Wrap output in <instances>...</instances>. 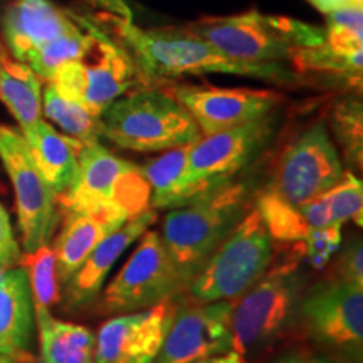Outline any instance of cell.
Here are the masks:
<instances>
[{
	"label": "cell",
	"mask_w": 363,
	"mask_h": 363,
	"mask_svg": "<svg viewBox=\"0 0 363 363\" xmlns=\"http://www.w3.org/2000/svg\"><path fill=\"white\" fill-rule=\"evenodd\" d=\"M199 363H212V360H203V362H199Z\"/></svg>",
	"instance_id": "44"
},
{
	"label": "cell",
	"mask_w": 363,
	"mask_h": 363,
	"mask_svg": "<svg viewBox=\"0 0 363 363\" xmlns=\"http://www.w3.org/2000/svg\"><path fill=\"white\" fill-rule=\"evenodd\" d=\"M325 43L342 52L363 51V9L362 6L342 7L326 13Z\"/></svg>",
	"instance_id": "30"
},
{
	"label": "cell",
	"mask_w": 363,
	"mask_h": 363,
	"mask_svg": "<svg viewBox=\"0 0 363 363\" xmlns=\"http://www.w3.org/2000/svg\"><path fill=\"white\" fill-rule=\"evenodd\" d=\"M249 194L246 182L234 179L165 216L162 240L185 284L251 211Z\"/></svg>",
	"instance_id": "3"
},
{
	"label": "cell",
	"mask_w": 363,
	"mask_h": 363,
	"mask_svg": "<svg viewBox=\"0 0 363 363\" xmlns=\"http://www.w3.org/2000/svg\"><path fill=\"white\" fill-rule=\"evenodd\" d=\"M0 99L24 131L43 115L40 78L0 44Z\"/></svg>",
	"instance_id": "23"
},
{
	"label": "cell",
	"mask_w": 363,
	"mask_h": 363,
	"mask_svg": "<svg viewBox=\"0 0 363 363\" xmlns=\"http://www.w3.org/2000/svg\"><path fill=\"white\" fill-rule=\"evenodd\" d=\"M330 219L333 225L343 227L347 222H363V185L353 172H345L342 180L326 192Z\"/></svg>",
	"instance_id": "31"
},
{
	"label": "cell",
	"mask_w": 363,
	"mask_h": 363,
	"mask_svg": "<svg viewBox=\"0 0 363 363\" xmlns=\"http://www.w3.org/2000/svg\"><path fill=\"white\" fill-rule=\"evenodd\" d=\"M185 281L163 244L162 235L147 230L130 259L103 293L108 313H133L169 301Z\"/></svg>",
	"instance_id": "11"
},
{
	"label": "cell",
	"mask_w": 363,
	"mask_h": 363,
	"mask_svg": "<svg viewBox=\"0 0 363 363\" xmlns=\"http://www.w3.org/2000/svg\"><path fill=\"white\" fill-rule=\"evenodd\" d=\"M310 363H337V362L330 360V358H326V357H316V358H313Z\"/></svg>",
	"instance_id": "42"
},
{
	"label": "cell",
	"mask_w": 363,
	"mask_h": 363,
	"mask_svg": "<svg viewBox=\"0 0 363 363\" xmlns=\"http://www.w3.org/2000/svg\"><path fill=\"white\" fill-rule=\"evenodd\" d=\"M235 301H216L175 313L152 363H199L233 350L230 320Z\"/></svg>",
	"instance_id": "14"
},
{
	"label": "cell",
	"mask_w": 363,
	"mask_h": 363,
	"mask_svg": "<svg viewBox=\"0 0 363 363\" xmlns=\"http://www.w3.org/2000/svg\"><path fill=\"white\" fill-rule=\"evenodd\" d=\"M254 208L261 216L271 239L279 242H303L311 230L299 206L281 201L266 190L257 195Z\"/></svg>",
	"instance_id": "28"
},
{
	"label": "cell",
	"mask_w": 363,
	"mask_h": 363,
	"mask_svg": "<svg viewBox=\"0 0 363 363\" xmlns=\"http://www.w3.org/2000/svg\"><path fill=\"white\" fill-rule=\"evenodd\" d=\"M116 229L120 227L113 225L103 217L66 212L61 234L57 235L56 244L52 247L59 283L67 284V281L88 259L93 249Z\"/></svg>",
	"instance_id": "21"
},
{
	"label": "cell",
	"mask_w": 363,
	"mask_h": 363,
	"mask_svg": "<svg viewBox=\"0 0 363 363\" xmlns=\"http://www.w3.org/2000/svg\"><path fill=\"white\" fill-rule=\"evenodd\" d=\"M220 54L247 62H284L299 49L325 40L323 27L256 11L227 17H203L180 27Z\"/></svg>",
	"instance_id": "5"
},
{
	"label": "cell",
	"mask_w": 363,
	"mask_h": 363,
	"mask_svg": "<svg viewBox=\"0 0 363 363\" xmlns=\"http://www.w3.org/2000/svg\"><path fill=\"white\" fill-rule=\"evenodd\" d=\"M175 311L169 301L148 310L111 318L96 335L94 363H121L133 358H155L167 337Z\"/></svg>",
	"instance_id": "16"
},
{
	"label": "cell",
	"mask_w": 363,
	"mask_h": 363,
	"mask_svg": "<svg viewBox=\"0 0 363 363\" xmlns=\"http://www.w3.org/2000/svg\"><path fill=\"white\" fill-rule=\"evenodd\" d=\"M157 220V211L148 208L133 219H130L120 229L113 230L104 238L93 252L89 254L88 259L83 266L76 271V274L67 281L66 284V299L69 308H81L89 305L93 299L101 293L104 283H106L108 274L113 267L123 256L135 240H138L147 233L153 222Z\"/></svg>",
	"instance_id": "17"
},
{
	"label": "cell",
	"mask_w": 363,
	"mask_h": 363,
	"mask_svg": "<svg viewBox=\"0 0 363 363\" xmlns=\"http://www.w3.org/2000/svg\"><path fill=\"white\" fill-rule=\"evenodd\" d=\"M212 363H246V360H244V357L239 355L238 352L230 350L224 353V355L212 358Z\"/></svg>",
	"instance_id": "39"
},
{
	"label": "cell",
	"mask_w": 363,
	"mask_h": 363,
	"mask_svg": "<svg viewBox=\"0 0 363 363\" xmlns=\"http://www.w3.org/2000/svg\"><path fill=\"white\" fill-rule=\"evenodd\" d=\"M272 239L264 222L251 208L189 283L195 303L235 301L267 272Z\"/></svg>",
	"instance_id": "6"
},
{
	"label": "cell",
	"mask_w": 363,
	"mask_h": 363,
	"mask_svg": "<svg viewBox=\"0 0 363 363\" xmlns=\"http://www.w3.org/2000/svg\"><path fill=\"white\" fill-rule=\"evenodd\" d=\"M34 326L29 279L22 267H11L0 274V355L17 363L33 360Z\"/></svg>",
	"instance_id": "19"
},
{
	"label": "cell",
	"mask_w": 363,
	"mask_h": 363,
	"mask_svg": "<svg viewBox=\"0 0 363 363\" xmlns=\"http://www.w3.org/2000/svg\"><path fill=\"white\" fill-rule=\"evenodd\" d=\"M169 93L190 113L202 136L271 115L284 103L283 94L267 89L177 84Z\"/></svg>",
	"instance_id": "13"
},
{
	"label": "cell",
	"mask_w": 363,
	"mask_h": 363,
	"mask_svg": "<svg viewBox=\"0 0 363 363\" xmlns=\"http://www.w3.org/2000/svg\"><path fill=\"white\" fill-rule=\"evenodd\" d=\"M19 264L29 279L34 310H51L59 301V281L56 257L52 247L43 246L38 251L27 252Z\"/></svg>",
	"instance_id": "29"
},
{
	"label": "cell",
	"mask_w": 363,
	"mask_h": 363,
	"mask_svg": "<svg viewBox=\"0 0 363 363\" xmlns=\"http://www.w3.org/2000/svg\"><path fill=\"white\" fill-rule=\"evenodd\" d=\"M276 363H306V360H305V358L299 357V355H286Z\"/></svg>",
	"instance_id": "40"
},
{
	"label": "cell",
	"mask_w": 363,
	"mask_h": 363,
	"mask_svg": "<svg viewBox=\"0 0 363 363\" xmlns=\"http://www.w3.org/2000/svg\"><path fill=\"white\" fill-rule=\"evenodd\" d=\"M363 51L358 52H342L338 49L330 48L328 44L321 43L315 48L299 49L289 59L293 69L299 74H326L337 76V78L352 79L360 83L363 69Z\"/></svg>",
	"instance_id": "27"
},
{
	"label": "cell",
	"mask_w": 363,
	"mask_h": 363,
	"mask_svg": "<svg viewBox=\"0 0 363 363\" xmlns=\"http://www.w3.org/2000/svg\"><path fill=\"white\" fill-rule=\"evenodd\" d=\"M99 138L138 153L189 147L202 138L190 113L169 91L140 88L113 101L98 116Z\"/></svg>",
	"instance_id": "4"
},
{
	"label": "cell",
	"mask_w": 363,
	"mask_h": 363,
	"mask_svg": "<svg viewBox=\"0 0 363 363\" xmlns=\"http://www.w3.org/2000/svg\"><path fill=\"white\" fill-rule=\"evenodd\" d=\"M57 201L65 212L103 217L116 227L152 208L142 167L116 157L99 142L81 143L78 169Z\"/></svg>",
	"instance_id": "2"
},
{
	"label": "cell",
	"mask_w": 363,
	"mask_h": 363,
	"mask_svg": "<svg viewBox=\"0 0 363 363\" xmlns=\"http://www.w3.org/2000/svg\"><path fill=\"white\" fill-rule=\"evenodd\" d=\"M363 118L362 103L355 98H347L335 108L333 128L345 150V157L352 165L362 167L363 153Z\"/></svg>",
	"instance_id": "32"
},
{
	"label": "cell",
	"mask_w": 363,
	"mask_h": 363,
	"mask_svg": "<svg viewBox=\"0 0 363 363\" xmlns=\"http://www.w3.org/2000/svg\"><path fill=\"white\" fill-rule=\"evenodd\" d=\"M189 147L167 150L163 155L153 158L142 167L150 185V207L153 211H172L194 201L185 180Z\"/></svg>",
	"instance_id": "24"
},
{
	"label": "cell",
	"mask_w": 363,
	"mask_h": 363,
	"mask_svg": "<svg viewBox=\"0 0 363 363\" xmlns=\"http://www.w3.org/2000/svg\"><path fill=\"white\" fill-rule=\"evenodd\" d=\"M40 363H94L96 335L86 326L54 318L49 310H34Z\"/></svg>",
	"instance_id": "22"
},
{
	"label": "cell",
	"mask_w": 363,
	"mask_h": 363,
	"mask_svg": "<svg viewBox=\"0 0 363 363\" xmlns=\"http://www.w3.org/2000/svg\"><path fill=\"white\" fill-rule=\"evenodd\" d=\"M96 48V39L88 30H81L79 27L72 33H67L61 38L44 44L38 51L26 59L24 65L33 69L40 79L51 83L54 74L62 66L74 61H83L88 54Z\"/></svg>",
	"instance_id": "25"
},
{
	"label": "cell",
	"mask_w": 363,
	"mask_h": 363,
	"mask_svg": "<svg viewBox=\"0 0 363 363\" xmlns=\"http://www.w3.org/2000/svg\"><path fill=\"white\" fill-rule=\"evenodd\" d=\"M153 358H148V357H140V358H133V360H126V362H121V363H152Z\"/></svg>",
	"instance_id": "41"
},
{
	"label": "cell",
	"mask_w": 363,
	"mask_h": 363,
	"mask_svg": "<svg viewBox=\"0 0 363 363\" xmlns=\"http://www.w3.org/2000/svg\"><path fill=\"white\" fill-rule=\"evenodd\" d=\"M345 174L325 121L306 128L279 157L267 187L281 201L301 206L333 189Z\"/></svg>",
	"instance_id": "10"
},
{
	"label": "cell",
	"mask_w": 363,
	"mask_h": 363,
	"mask_svg": "<svg viewBox=\"0 0 363 363\" xmlns=\"http://www.w3.org/2000/svg\"><path fill=\"white\" fill-rule=\"evenodd\" d=\"M88 2L103 9V11H106V13L120 17V19L133 21V12H131L130 6L125 0H88Z\"/></svg>",
	"instance_id": "37"
},
{
	"label": "cell",
	"mask_w": 363,
	"mask_h": 363,
	"mask_svg": "<svg viewBox=\"0 0 363 363\" xmlns=\"http://www.w3.org/2000/svg\"><path fill=\"white\" fill-rule=\"evenodd\" d=\"M22 138L34 158L40 175L48 182L54 195H61L69 187L78 169L81 142L57 133L40 118L38 123L22 131Z\"/></svg>",
	"instance_id": "20"
},
{
	"label": "cell",
	"mask_w": 363,
	"mask_h": 363,
	"mask_svg": "<svg viewBox=\"0 0 363 363\" xmlns=\"http://www.w3.org/2000/svg\"><path fill=\"white\" fill-rule=\"evenodd\" d=\"M276 126L278 115L274 111L249 123L202 136L190 145L185 180L194 201L234 180L271 142Z\"/></svg>",
	"instance_id": "8"
},
{
	"label": "cell",
	"mask_w": 363,
	"mask_h": 363,
	"mask_svg": "<svg viewBox=\"0 0 363 363\" xmlns=\"http://www.w3.org/2000/svg\"><path fill=\"white\" fill-rule=\"evenodd\" d=\"M303 278L296 266L266 272L234 303L230 333L239 355L261 347L291 325L301 306Z\"/></svg>",
	"instance_id": "7"
},
{
	"label": "cell",
	"mask_w": 363,
	"mask_h": 363,
	"mask_svg": "<svg viewBox=\"0 0 363 363\" xmlns=\"http://www.w3.org/2000/svg\"><path fill=\"white\" fill-rule=\"evenodd\" d=\"M66 12L48 0H17L4 16V38L17 61L26 62L44 44L78 29Z\"/></svg>",
	"instance_id": "18"
},
{
	"label": "cell",
	"mask_w": 363,
	"mask_h": 363,
	"mask_svg": "<svg viewBox=\"0 0 363 363\" xmlns=\"http://www.w3.org/2000/svg\"><path fill=\"white\" fill-rule=\"evenodd\" d=\"M0 363H17V362H13L12 358H9V357H4V355H0Z\"/></svg>",
	"instance_id": "43"
},
{
	"label": "cell",
	"mask_w": 363,
	"mask_h": 363,
	"mask_svg": "<svg viewBox=\"0 0 363 363\" xmlns=\"http://www.w3.org/2000/svg\"><path fill=\"white\" fill-rule=\"evenodd\" d=\"M43 111L45 118L65 131L66 136L81 143L99 142L98 116L89 113L81 103L65 96L52 83L44 89Z\"/></svg>",
	"instance_id": "26"
},
{
	"label": "cell",
	"mask_w": 363,
	"mask_h": 363,
	"mask_svg": "<svg viewBox=\"0 0 363 363\" xmlns=\"http://www.w3.org/2000/svg\"><path fill=\"white\" fill-rule=\"evenodd\" d=\"M76 21L96 39L99 57L94 65H84L83 59L62 66L51 83L65 96L81 103L89 113L99 116L113 101L133 91L140 83L142 72L116 39L104 34L96 24L83 17H76Z\"/></svg>",
	"instance_id": "9"
},
{
	"label": "cell",
	"mask_w": 363,
	"mask_h": 363,
	"mask_svg": "<svg viewBox=\"0 0 363 363\" xmlns=\"http://www.w3.org/2000/svg\"><path fill=\"white\" fill-rule=\"evenodd\" d=\"M308 2H310L313 7H316L320 12L328 13L342 7L362 6L363 0H308Z\"/></svg>",
	"instance_id": "38"
},
{
	"label": "cell",
	"mask_w": 363,
	"mask_h": 363,
	"mask_svg": "<svg viewBox=\"0 0 363 363\" xmlns=\"http://www.w3.org/2000/svg\"><path fill=\"white\" fill-rule=\"evenodd\" d=\"M303 252L313 267H323L342 246V227L326 225L311 229L303 239Z\"/></svg>",
	"instance_id": "33"
},
{
	"label": "cell",
	"mask_w": 363,
	"mask_h": 363,
	"mask_svg": "<svg viewBox=\"0 0 363 363\" xmlns=\"http://www.w3.org/2000/svg\"><path fill=\"white\" fill-rule=\"evenodd\" d=\"M299 311L318 342L362 353L363 289L326 281L306 293Z\"/></svg>",
	"instance_id": "15"
},
{
	"label": "cell",
	"mask_w": 363,
	"mask_h": 363,
	"mask_svg": "<svg viewBox=\"0 0 363 363\" xmlns=\"http://www.w3.org/2000/svg\"><path fill=\"white\" fill-rule=\"evenodd\" d=\"M337 279L353 288L363 289V246L357 239L345 249L337 264Z\"/></svg>",
	"instance_id": "34"
},
{
	"label": "cell",
	"mask_w": 363,
	"mask_h": 363,
	"mask_svg": "<svg viewBox=\"0 0 363 363\" xmlns=\"http://www.w3.org/2000/svg\"><path fill=\"white\" fill-rule=\"evenodd\" d=\"M21 261V251L13 238L11 220L6 208L0 206V269L7 271L16 267Z\"/></svg>",
	"instance_id": "35"
},
{
	"label": "cell",
	"mask_w": 363,
	"mask_h": 363,
	"mask_svg": "<svg viewBox=\"0 0 363 363\" xmlns=\"http://www.w3.org/2000/svg\"><path fill=\"white\" fill-rule=\"evenodd\" d=\"M0 160L6 167L16 194L17 217L26 252L48 246L57 225L56 195L40 175L22 138L11 128L0 126Z\"/></svg>",
	"instance_id": "12"
},
{
	"label": "cell",
	"mask_w": 363,
	"mask_h": 363,
	"mask_svg": "<svg viewBox=\"0 0 363 363\" xmlns=\"http://www.w3.org/2000/svg\"><path fill=\"white\" fill-rule=\"evenodd\" d=\"M101 22L110 26L116 40L133 57L145 78L177 79L190 74L246 76L274 84L293 86L303 83V74L283 62H247L220 54L206 40L177 29L143 30L133 21L104 13Z\"/></svg>",
	"instance_id": "1"
},
{
	"label": "cell",
	"mask_w": 363,
	"mask_h": 363,
	"mask_svg": "<svg viewBox=\"0 0 363 363\" xmlns=\"http://www.w3.org/2000/svg\"><path fill=\"white\" fill-rule=\"evenodd\" d=\"M299 208H301L303 217H305L306 224L310 225V229L333 225L330 219V207H328V199H326V194L313 199V201H310V202L301 203Z\"/></svg>",
	"instance_id": "36"
}]
</instances>
